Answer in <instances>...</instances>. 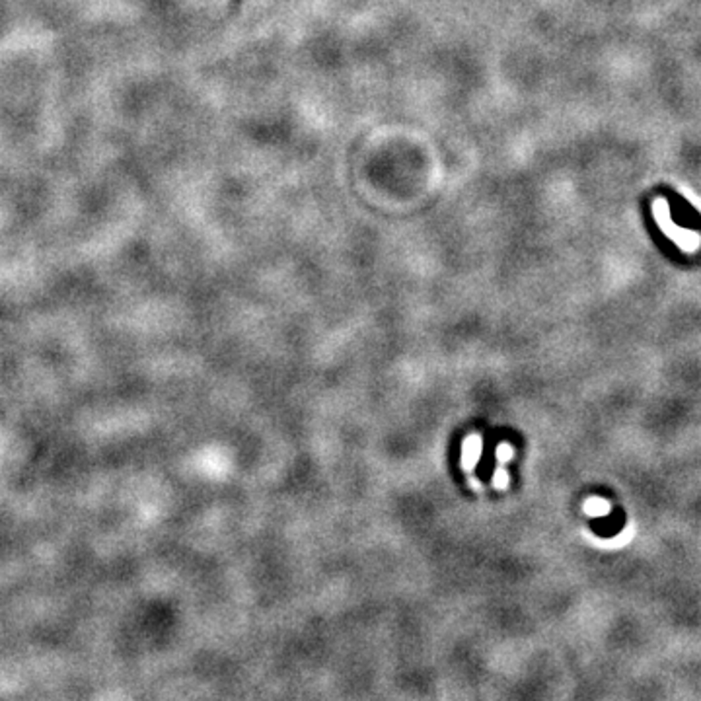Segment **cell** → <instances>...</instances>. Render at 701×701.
Masks as SVG:
<instances>
[{
    "mask_svg": "<svg viewBox=\"0 0 701 701\" xmlns=\"http://www.w3.org/2000/svg\"><path fill=\"white\" fill-rule=\"evenodd\" d=\"M585 512L588 517H604V514L610 512V503L600 499V497H590L585 503Z\"/></svg>",
    "mask_w": 701,
    "mask_h": 701,
    "instance_id": "obj_3",
    "label": "cell"
},
{
    "mask_svg": "<svg viewBox=\"0 0 701 701\" xmlns=\"http://www.w3.org/2000/svg\"><path fill=\"white\" fill-rule=\"evenodd\" d=\"M495 456L499 464H504V465L509 464L512 458H514V448H512V444H509V442H501V444L495 448Z\"/></svg>",
    "mask_w": 701,
    "mask_h": 701,
    "instance_id": "obj_5",
    "label": "cell"
},
{
    "mask_svg": "<svg viewBox=\"0 0 701 701\" xmlns=\"http://www.w3.org/2000/svg\"><path fill=\"white\" fill-rule=\"evenodd\" d=\"M509 483H511V475L507 472L504 464H499L495 473H493V487L499 489V491H504V489L509 487Z\"/></svg>",
    "mask_w": 701,
    "mask_h": 701,
    "instance_id": "obj_4",
    "label": "cell"
},
{
    "mask_svg": "<svg viewBox=\"0 0 701 701\" xmlns=\"http://www.w3.org/2000/svg\"><path fill=\"white\" fill-rule=\"evenodd\" d=\"M668 201H670L668 205H670L672 219H674L676 224L686 226V228H695V226H697V219H700V216H697V213L692 209V205L688 203L686 199H682L680 195H676V193H670Z\"/></svg>",
    "mask_w": 701,
    "mask_h": 701,
    "instance_id": "obj_1",
    "label": "cell"
},
{
    "mask_svg": "<svg viewBox=\"0 0 701 701\" xmlns=\"http://www.w3.org/2000/svg\"><path fill=\"white\" fill-rule=\"evenodd\" d=\"M481 452H483V438L478 433L465 436L464 442H462V458H460V464H462V470L465 473H472L475 470V465H478L481 458Z\"/></svg>",
    "mask_w": 701,
    "mask_h": 701,
    "instance_id": "obj_2",
    "label": "cell"
}]
</instances>
